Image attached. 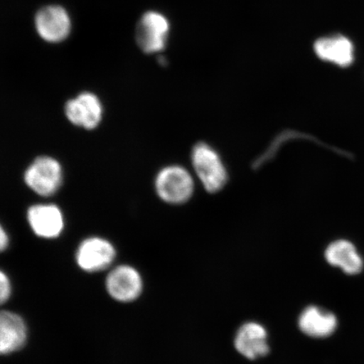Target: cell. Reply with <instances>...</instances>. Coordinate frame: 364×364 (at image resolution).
Returning <instances> with one entry per match:
<instances>
[{"label":"cell","instance_id":"cell-1","mask_svg":"<svg viewBox=\"0 0 364 364\" xmlns=\"http://www.w3.org/2000/svg\"><path fill=\"white\" fill-rule=\"evenodd\" d=\"M193 175L209 193H217L229 181V173L218 150L210 144L200 142L191 152Z\"/></svg>","mask_w":364,"mask_h":364},{"label":"cell","instance_id":"cell-2","mask_svg":"<svg viewBox=\"0 0 364 364\" xmlns=\"http://www.w3.org/2000/svg\"><path fill=\"white\" fill-rule=\"evenodd\" d=\"M195 188L193 173L177 164L161 168L154 179V190L159 198L171 205L188 203L194 195Z\"/></svg>","mask_w":364,"mask_h":364},{"label":"cell","instance_id":"cell-3","mask_svg":"<svg viewBox=\"0 0 364 364\" xmlns=\"http://www.w3.org/2000/svg\"><path fill=\"white\" fill-rule=\"evenodd\" d=\"M63 168L60 161L49 156L36 157L27 166L24 176L25 184L41 197L55 195L63 183Z\"/></svg>","mask_w":364,"mask_h":364},{"label":"cell","instance_id":"cell-4","mask_svg":"<svg viewBox=\"0 0 364 364\" xmlns=\"http://www.w3.org/2000/svg\"><path fill=\"white\" fill-rule=\"evenodd\" d=\"M65 115L71 124L80 129H97L103 120L102 100L90 91H83L66 102Z\"/></svg>","mask_w":364,"mask_h":364},{"label":"cell","instance_id":"cell-5","mask_svg":"<svg viewBox=\"0 0 364 364\" xmlns=\"http://www.w3.org/2000/svg\"><path fill=\"white\" fill-rule=\"evenodd\" d=\"M169 30V21L162 14L145 13L136 27V43L145 53H161L166 48Z\"/></svg>","mask_w":364,"mask_h":364},{"label":"cell","instance_id":"cell-6","mask_svg":"<svg viewBox=\"0 0 364 364\" xmlns=\"http://www.w3.org/2000/svg\"><path fill=\"white\" fill-rule=\"evenodd\" d=\"M35 26L40 38L50 43L65 41L72 28L70 15L65 8L59 6L40 9L35 16Z\"/></svg>","mask_w":364,"mask_h":364},{"label":"cell","instance_id":"cell-7","mask_svg":"<svg viewBox=\"0 0 364 364\" xmlns=\"http://www.w3.org/2000/svg\"><path fill=\"white\" fill-rule=\"evenodd\" d=\"M115 257L116 250L110 241L97 236L82 241L76 252L77 264L88 272L107 269Z\"/></svg>","mask_w":364,"mask_h":364},{"label":"cell","instance_id":"cell-8","mask_svg":"<svg viewBox=\"0 0 364 364\" xmlns=\"http://www.w3.org/2000/svg\"><path fill=\"white\" fill-rule=\"evenodd\" d=\"M107 290L118 302L129 303L138 299L143 291V279L134 267L122 265L114 268L106 280Z\"/></svg>","mask_w":364,"mask_h":364},{"label":"cell","instance_id":"cell-9","mask_svg":"<svg viewBox=\"0 0 364 364\" xmlns=\"http://www.w3.org/2000/svg\"><path fill=\"white\" fill-rule=\"evenodd\" d=\"M27 220L35 235L41 238H57L65 229L61 208L53 203L33 205L27 210Z\"/></svg>","mask_w":364,"mask_h":364},{"label":"cell","instance_id":"cell-10","mask_svg":"<svg viewBox=\"0 0 364 364\" xmlns=\"http://www.w3.org/2000/svg\"><path fill=\"white\" fill-rule=\"evenodd\" d=\"M267 338V331L260 323H245L236 333L235 347L243 357L250 360H256L269 353Z\"/></svg>","mask_w":364,"mask_h":364},{"label":"cell","instance_id":"cell-11","mask_svg":"<svg viewBox=\"0 0 364 364\" xmlns=\"http://www.w3.org/2000/svg\"><path fill=\"white\" fill-rule=\"evenodd\" d=\"M314 50L321 60L347 68L354 61V46L351 40L344 36H326L316 40Z\"/></svg>","mask_w":364,"mask_h":364},{"label":"cell","instance_id":"cell-12","mask_svg":"<svg viewBox=\"0 0 364 364\" xmlns=\"http://www.w3.org/2000/svg\"><path fill=\"white\" fill-rule=\"evenodd\" d=\"M27 328L24 320L17 314L0 311V355L10 354L24 347Z\"/></svg>","mask_w":364,"mask_h":364},{"label":"cell","instance_id":"cell-13","mask_svg":"<svg viewBox=\"0 0 364 364\" xmlns=\"http://www.w3.org/2000/svg\"><path fill=\"white\" fill-rule=\"evenodd\" d=\"M298 323L304 334L315 338H328L334 333L338 324L333 314L317 306L304 309Z\"/></svg>","mask_w":364,"mask_h":364},{"label":"cell","instance_id":"cell-14","mask_svg":"<svg viewBox=\"0 0 364 364\" xmlns=\"http://www.w3.org/2000/svg\"><path fill=\"white\" fill-rule=\"evenodd\" d=\"M325 257L331 266L341 268L348 275H356L362 272L363 260L356 247L350 241L336 240L326 248Z\"/></svg>","mask_w":364,"mask_h":364},{"label":"cell","instance_id":"cell-15","mask_svg":"<svg viewBox=\"0 0 364 364\" xmlns=\"http://www.w3.org/2000/svg\"><path fill=\"white\" fill-rule=\"evenodd\" d=\"M11 295V284L8 276L0 270V304L6 303Z\"/></svg>","mask_w":364,"mask_h":364},{"label":"cell","instance_id":"cell-16","mask_svg":"<svg viewBox=\"0 0 364 364\" xmlns=\"http://www.w3.org/2000/svg\"><path fill=\"white\" fill-rule=\"evenodd\" d=\"M9 242V235L4 228L0 224V252H4L8 247Z\"/></svg>","mask_w":364,"mask_h":364}]
</instances>
